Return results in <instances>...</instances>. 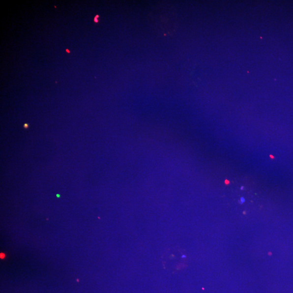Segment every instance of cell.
<instances>
[{"mask_svg": "<svg viewBox=\"0 0 293 293\" xmlns=\"http://www.w3.org/2000/svg\"><path fill=\"white\" fill-rule=\"evenodd\" d=\"M185 258L186 256L182 255L179 251L169 250L163 256L164 264L170 269H177L181 266V260Z\"/></svg>", "mask_w": 293, "mask_h": 293, "instance_id": "obj_1", "label": "cell"}, {"mask_svg": "<svg viewBox=\"0 0 293 293\" xmlns=\"http://www.w3.org/2000/svg\"><path fill=\"white\" fill-rule=\"evenodd\" d=\"M245 202V199L244 198H240V203L242 204L244 203Z\"/></svg>", "mask_w": 293, "mask_h": 293, "instance_id": "obj_2", "label": "cell"}, {"mask_svg": "<svg viewBox=\"0 0 293 293\" xmlns=\"http://www.w3.org/2000/svg\"><path fill=\"white\" fill-rule=\"evenodd\" d=\"M99 16L98 15H96V17L95 18V19H94V21H95V23H98V20H97V18H98Z\"/></svg>", "mask_w": 293, "mask_h": 293, "instance_id": "obj_3", "label": "cell"}, {"mask_svg": "<svg viewBox=\"0 0 293 293\" xmlns=\"http://www.w3.org/2000/svg\"><path fill=\"white\" fill-rule=\"evenodd\" d=\"M66 51L67 52H68V53H69V54H70V52L69 51V50H67V49H66Z\"/></svg>", "mask_w": 293, "mask_h": 293, "instance_id": "obj_4", "label": "cell"}, {"mask_svg": "<svg viewBox=\"0 0 293 293\" xmlns=\"http://www.w3.org/2000/svg\"><path fill=\"white\" fill-rule=\"evenodd\" d=\"M244 187H241V190L243 189Z\"/></svg>", "mask_w": 293, "mask_h": 293, "instance_id": "obj_5", "label": "cell"}]
</instances>
